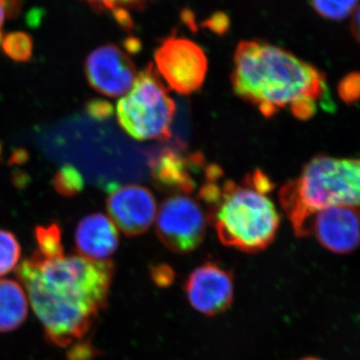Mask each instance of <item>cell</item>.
<instances>
[{
  "label": "cell",
  "instance_id": "obj_1",
  "mask_svg": "<svg viewBox=\"0 0 360 360\" xmlns=\"http://www.w3.org/2000/svg\"><path fill=\"white\" fill-rule=\"evenodd\" d=\"M16 276L25 288L45 338L58 347L82 340L108 304L115 264L80 255L23 260Z\"/></svg>",
  "mask_w": 360,
  "mask_h": 360
},
{
  "label": "cell",
  "instance_id": "obj_2",
  "mask_svg": "<svg viewBox=\"0 0 360 360\" xmlns=\"http://www.w3.org/2000/svg\"><path fill=\"white\" fill-rule=\"evenodd\" d=\"M234 94L264 117L290 110L300 120L316 113L328 84L322 71L291 52L259 40L239 42L233 56Z\"/></svg>",
  "mask_w": 360,
  "mask_h": 360
},
{
  "label": "cell",
  "instance_id": "obj_3",
  "mask_svg": "<svg viewBox=\"0 0 360 360\" xmlns=\"http://www.w3.org/2000/svg\"><path fill=\"white\" fill-rule=\"evenodd\" d=\"M222 179L221 168L206 167L198 198L206 206L207 221L224 245L250 253L265 250L281 225V214L269 196L274 188L271 179L259 169L240 184Z\"/></svg>",
  "mask_w": 360,
  "mask_h": 360
},
{
  "label": "cell",
  "instance_id": "obj_4",
  "mask_svg": "<svg viewBox=\"0 0 360 360\" xmlns=\"http://www.w3.org/2000/svg\"><path fill=\"white\" fill-rule=\"evenodd\" d=\"M278 198L295 236L307 238L312 217L323 208L347 206L360 212V158L314 156L281 187Z\"/></svg>",
  "mask_w": 360,
  "mask_h": 360
},
{
  "label": "cell",
  "instance_id": "obj_5",
  "mask_svg": "<svg viewBox=\"0 0 360 360\" xmlns=\"http://www.w3.org/2000/svg\"><path fill=\"white\" fill-rule=\"evenodd\" d=\"M175 112L176 104L153 63L137 75L134 86L116 106L122 129L141 141L169 139Z\"/></svg>",
  "mask_w": 360,
  "mask_h": 360
},
{
  "label": "cell",
  "instance_id": "obj_6",
  "mask_svg": "<svg viewBox=\"0 0 360 360\" xmlns=\"http://www.w3.org/2000/svg\"><path fill=\"white\" fill-rule=\"evenodd\" d=\"M207 222L200 201L187 194H170L156 213V233L168 250L191 252L205 239Z\"/></svg>",
  "mask_w": 360,
  "mask_h": 360
},
{
  "label": "cell",
  "instance_id": "obj_7",
  "mask_svg": "<svg viewBox=\"0 0 360 360\" xmlns=\"http://www.w3.org/2000/svg\"><path fill=\"white\" fill-rule=\"evenodd\" d=\"M155 70L169 89L182 96L198 91L208 70L206 54L193 40L172 35L155 52Z\"/></svg>",
  "mask_w": 360,
  "mask_h": 360
},
{
  "label": "cell",
  "instance_id": "obj_8",
  "mask_svg": "<svg viewBox=\"0 0 360 360\" xmlns=\"http://www.w3.org/2000/svg\"><path fill=\"white\" fill-rule=\"evenodd\" d=\"M106 210L111 221L127 236H137L148 231L158 213L155 195L139 184L108 186Z\"/></svg>",
  "mask_w": 360,
  "mask_h": 360
},
{
  "label": "cell",
  "instance_id": "obj_9",
  "mask_svg": "<svg viewBox=\"0 0 360 360\" xmlns=\"http://www.w3.org/2000/svg\"><path fill=\"white\" fill-rule=\"evenodd\" d=\"M84 71L90 86L108 97L125 96L139 75L129 54L115 44L103 45L90 52Z\"/></svg>",
  "mask_w": 360,
  "mask_h": 360
},
{
  "label": "cell",
  "instance_id": "obj_10",
  "mask_svg": "<svg viewBox=\"0 0 360 360\" xmlns=\"http://www.w3.org/2000/svg\"><path fill=\"white\" fill-rule=\"evenodd\" d=\"M233 290L231 272L212 262L194 269L186 283L187 300L191 307L206 315H217L229 309L233 300Z\"/></svg>",
  "mask_w": 360,
  "mask_h": 360
},
{
  "label": "cell",
  "instance_id": "obj_11",
  "mask_svg": "<svg viewBox=\"0 0 360 360\" xmlns=\"http://www.w3.org/2000/svg\"><path fill=\"white\" fill-rule=\"evenodd\" d=\"M309 231L331 252H354L360 246V212L347 206L323 208L312 217Z\"/></svg>",
  "mask_w": 360,
  "mask_h": 360
},
{
  "label": "cell",
  "instance_id": "obj_12",
  "mask_svg": "<svg viewBox=\"0 0 360 360\" xmlns=\"http://www.w3.org/2000/svg\"><path fill=\"white\" fill-rule=\"evenodd\" d=\"M206 167L201 153L179 148L163 149L150 160L151 176L156 186L172 194L191 195L198 186L196 176Z\"/></svg>",
  "mask_w": 360,
  "mask_h": 360
},
{
  "label": "cell",
  "instance_id": "obj_13",
  "mask_svg": "<svg viewBox=\"0 0 360 360\" xmlns=\"http://www.w3.org/2000/svg\"><path fill=\"white\" fill-rule=\"evenodd\" d=\"M75 250L80 257L96 262L110 260L120 245L117 227L103 213H94L80 220L75 229Z\"/></svg>",
  "mask_w": 360,
  "mask_h": 360
},
{
  "label": "cell",
  "instance_id": "obj_14",
  "mask_svg": "<svg viewBox=\"0 0 360 360\" xmlns=\"http://www.w3.org/2000/svg\"><path fill=\"white\" fill-rule=\"evenodd\" d=\"M27 295L13 279H0V333H11L22 326L28 315Z\"/></svg>",
  "mask_w": 360,
  "mask_h": 360
},
{
  "label": "cell",
  "instance_id": "obj_15",
  "mask_svg": "<svg viewBox=\"0 0 360 360\" xmlns=\"http://www.w3.org/2000/svg\"><path fill=\"white\" fill-rule=\"evenodd\" d=\"M96 13H108L115 16L122 27L130 30L132 20L129 13L144 7L149 0H82Z\"/></svg>",
  "mask_w": 360,
  "mask_h": 360
},
{
  "label": "cell",
  "instance_id": "obj_16",
  "mask_svg": "<svg viewBox=\"0 0 360 360\" xmlns=\"http://www.w3.org/2000/svg\"><path fill=\"white\" fill-rule=\"evenodd\" d=\"M34 238L39 248L37 252L42 257L51 259L65 255L63 233L58 222L35 227Z\"/></svg>",
  "mask_w": 360,
  "mask_h": 360
},
{
  "label": "cell",
  "instance_id": "obj_17",
  "mask_svg": "<svg viewBox=\"0 0 360 360\" xmlns=\"http://www.w3.org/2000/svg\"><path fill=\"white\" fill-rule=\"evenodd\" d=\"M0 47L9 58L18 63H27L32 56V39L25 32H14L4 35Z\"/></svg>",
  "mask_w": 360,
  "mask_h": 360
},
{
  "label": "cell",
  "instance_id": "obj_18",
  "mask_svg": "<svg viewBox=\"0 0 360 360\" xmlns=\"http://www.w3.org/2000/svg\"><path fill=\"white\" fill-rule=\"evenodd\" d=\"M310 2L319 16L333 21L349 18L359 4V0H310Z\"/></svg>",
  "mask_w": 360,
  "mask_h": 360
},
{
  "label": "cell",
  "instance_id": "obj_19",
  "mask_svg": "<svg viewBox=\"0 0 360 360\" xmlns=\"http://www.w3.org/2000/svg\"><path fill=\"white\" fill-rule=\"evenodd\" d=\"M21 257L20 241L13 232L0 229V277L18 269Z\"/></svg>",
  "mask_w": 360,
  "mask_h": 360
},
{
  "label": "cell",
  "instance_id": "obj_20",
  "mask_svg": "<svg viewBox=\"0 0 360 360\" xmlns=\"http://www.w3.org/2000/svg\"><path fill=\"white\" fill-rule=\"evenodd\" d=\"M53 184L56 193L71 198L82 193L84 187V179L77 168L71 165H65L56 172Z\"/></svg>",
  "mask_w": 360,
  "mask_h": 360
},
{
  "label": "cell",
  "instance_id": "obj_21",
  "mask_svg": "<svg viewBox=\"0 0 360 360\" xmlns=\"http://www.w3.org/2000/svg\"><path fill=\"white\" fill-rule=\"evenodd\" d=\"M338 94L345 103H354L360 99V73L345 75L338 84Z\"/></svg>",
  "mask_w": 360,
  "mask_h": 360
},
{
  "label": "cell",
  "instance_id": "obj_22",
  "mask_svg": "<svg viewBox=\"0 0 360 360\" xmlns=\"http://www.w3.org/2000/svg\"><path fill=\"white\" fill-rule=\"evenodd\" d=\"M98 354V350L94 347L91 341L89 338H84L70 345L66 357L68 360H94Z\"/></svg>",
  "mask_w": 360,
  "mask_h": 360
},
{
  "label": "cell",
  "instance_id": "obj_23",
  "mask_svg": "<svg viewBox=\"0 0 360 360\" xmlns=\"http://www.w3.org/2000/svg\"><path fill=\"white\" fill-rule=\"evenodd\" d=\"M85 110L90 117L96 120H106L113 113L112 105L103 99H91L85 105Z\"/></svg>",
  "mask_w": 360,
  "mask_h": 360
},
{
  "label": "cell",
  "instance_id": "obj_24",
  "mask_svg": "<svg viewBox=\"0 0 360 360\" xmlns=\"http://www.w3.org/2000/svg\"><path fill=\"white\" fill-rule=\"evenodd\" d=\"M21 0H0V41L4 37L2 28L6 18H13L20 13Z\"/></svg>",
  "mask_w": 360,
  "mask_h": 360
},
{
  "label": "cell",
  "instance_id": "obj_25",
  "mask_svg": "<svg viewBox=\"0 0 360 360\" xmlns=\"http://www.w3.org/2000/svg\"><path fill=\"white\" fill-rule=\"evenodd\" d=\"M153 276L158 285H168L174 279V271L165 265H160L153 269Z\"/></svg>",
  "mask_w": 360,
  "mask_h": 360
},
{
  "label": "cell",
  "instance_id": "obj_26",
  "mask_svg": "<svg viewBox=\"0 0 360 360\" xmlns=\"http://www.w3.org/2000/svg\"><path fill=\"white\" fill-rule=\"evenodd\" d=\"M350 32L352 37L356 40L357 44L360 45V2L359 6L352 14V21H350Z\"/></svg>",
  "mask_w": 360,
  "mask_h": 360
},
{
  "label": "cell",
  "instance_id": "obj_27",
  "mask_svg": "<svg viewBox=\"0 0 360 360\" xmlns=\"http://www.w3.org/2000/svg\"><path fill=\"white\" fill-rule=\"evenodd\" d=\"M28 155L26 151L23 149H18L11 156V162L14 163H25V161L27 160Z\"/></svg>",
  "mask_w": 360,
  "mask_h": 360
},
{
  "label": "cell",
  "instance_id": "obj_28",
  "mask_svg": "<svg viewBox=\"0 0 360 360\" xmlns=\"http://www.w3.org/2000/svg\"><path fill=\"white\" fill-rule=\"evenodd\" d=\"M300 360H321V359H316V357H305V359H302Z\"/></svg>",
  "mask_w": 360,
  "mask_h": 360
},
{
  "label": "cell",
  "instance_id": "obj_29",
  "mask_svg": "<svg viewBox=\"0 0 360 360\" xmlns=\"http://www.w3.org/2000/svg\"><path fill=\"white\" fill-rule=\"evenodd\" d=\"M0 155H1V144H0Z\"/></svg>",
  "mask_w": 360,
  "mask_h": 360
}]
</instances>
